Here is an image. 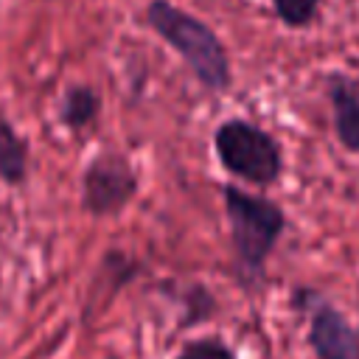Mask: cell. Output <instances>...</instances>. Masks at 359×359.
I'll list each match as a JSON object with an SVG mask.
<instances>
[{"mask_svg": "<svg viewBox=\"0 0 359 359\" xmlns=\"http://www.w3.org/2000/svg\"><path fill=\"white\" fill-rule=\"evenodd\" d=\"M28 165V149L25 140L11 129V123L0 115V180L6 182H20L25 177Z\"/></svg>", "mask_w": 359, "mask_h": 359, "instance_id": "obj_8", "label": "cell"}, {"mask_svg": "<svg viewBox=\"0 0 359 359\" xmlns=\"http://www.w3.org/2000/svg\"><path fill=\"white\" fill-rule=\"evenodd\" d=\"M177 359H236V353L216 337H205V339H194L188 342Z\"/></svg>", "mask_w": 359, "mask_h": 359, "instance_id": "obj_10", "label": "cell"}, {"mask_svg": "<svg viewBox=\"0 0 359 359\" xmlns=\"http://www.w3.org/2000/svg\"><path fill=\"white\" fill-rule=\"evenodd\" d=\"M309 342L317 359H359V331L325 300L311 311Z\"/></svg>", "mask_w": 359, "mask_h": 359, "instance_id": "obj_5", "label": "cell"}, {"mask_svg": "<svg viewBox=\"0 0 359 359\" xmlns=\"http://www.w3.org/2000/svg\"><path fill=\"white\" fill-rule=\"evenodd\" d=\"M213 146L222 165L252 185H272L280 177L283 157L275 137L250 121H224L213 135Z\"/></svg>", "mask_w": 359, "mask_h": 359, "instance_id": "obj_3", "label": "cell"}, {"mask_svg": "<svg viewBox=\"0 0 359 359\" xmlns=\"http://www.w3.org/2000/svg\"><path fill=\"white\" fill-rule=\"evenodd\" d=\"M146 22L185 59V65L194 70L202 87L227 90L230 84L227 50L210 25H205L202 20L177 8L168 0H151L146 8Z\"/></svg>", "mask_w": 359, "mask_h": 359, "instance_id": "obj_1", "label": "cell"}, {"mask_svg": "<svg viewBox=\"0 0 359 359\" xmlns=\"http://www.w3.org/2000/svg\"><path fill=\"white\" fill-rule=\"evenodd\" d=\"M222 194L238 266L244 275L258 278L286 227V216L275 202L238 191L236 185H224Z\"/></svg>", "mask_w": 359, "mask_h": 359, "instance_id": "obj_2", "label": "cell"}, {"mask_svg": "<svg viewBox=\"0 0 359 359\" xmlns=\"http://www.w3.org/2000/svg\"><path fill=\"white\" fill-rule=\"evenodd\" d=\"M137 194V174L135 168L118 154L95 157L84 171V191L81 205L93 216H109L129 205Z\"/></svg>", "mask_w": 359, "mask_h": 359, "instance_id": "obj_4", "label": "cell"}, {"mask_svg": "<svg viewBox=\"0 0 359 359\" xmlns=\"http://www.w3.org/2000/svg\"><path fill=\"white\" fill-rule=\"evenodd\" d=\"M320 3H323V0H272L275 14H278L280 22L289 25V28H303V25H309V22L314 20Z\"/></svg>", "mask_w": 359, "mask_h": 359, "instance_id": "obj_9", "label": "cell"}, {"mask_svg": "<svg viewBox=\"0 0 359 359\" xmlns=\"http://www.w3.org/2000/svg\"><path fill=\"white\" fill-rule=\"evenodd\" d=\"M98 109H101V101H98V93L87 84H76L65 93V101H62V121L67 129L73 132H81L87 126H93V121L98 118Z\"/></svg>", "mask_w": 359, "mask_h": 359, "instance_id": "obj_7", "label": "cell"}, {"mask_svg": "<svg viewBox=\"0 0 359 359\" xmlns=\"http://www.w3.org/2000/svg\"><path fill=\"white\" fill-rule=\"evenodd\" d=\"M325 93L334 109V129L348 151H359V79L345 73H331Z\"/></svg>", "mask_w": 359, "mask_h": 359, "instance_id": "obj_6", "label": "cell"}]
</instances>
